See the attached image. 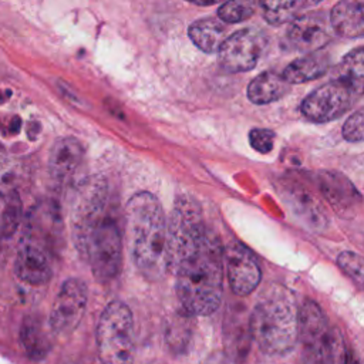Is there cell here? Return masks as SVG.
Returning <instances> with one entry per match:
<instances>
[{
    "instance_id": "2",
    "label": "cell",
    "mask_w": 364,
    "mask_h": 364,
    "mask_svg": "<svg viewBox=\"0 0 364 364\" xmlns=\"http://www.w3.org/2000/svg\"><path fill=\"white\" fill-rule=\"evenodd\" d=\"M178 301L189 316H209L222 301L223 249L216 235H206L171 267Z\"/></svg>"
},
{
    "instance_id": "9",
    "label": "cell",
    "mask_w": 364,
    "mask_h": 364,
    "mask_svg": "<svg viewBox=\"0 0 364 364\" xmlns=\"http://www.w3.org/2000/svg\"><path fill=\"white\" fill-rule=\"evenodd\" d=\"M357 95L338 81H330L313 90L301 102V114L313 122H328L340 118L354 104Z\"/></svg>"
},
{
    "instance_id": "17",
    "label": "cell",
    "mask_w": 364,
    "mask_h": 364,
    "mask_svg": "<svg viewBox=\"0 0 364 364\" xmlns=\"http://www.w3.org/2000/svg\"><path fill=\"white\" fill-rule=\"evenodd\" d=\"M223 338L226 355H229L236 363L243 361L247 355L252 336L249 328V317L243 316L242 310L230 313L229 316L226 314Z\"/></svg>"
},
{
    "instance_id": "1",
    "label": "cell",
    "mask_w": 364,
    "mask_h": 364,
    "mask_svg": "<svg viewBox=\"0 0 364 364\" xmlns=\"http://www.w3.org/2000/svg\"><path fill=\"white\" fill-rule=\"evenodd\" d=\"M74 246L100 283L112 282L122 266V233L109 186L101 178L84 182L71 212Z\"/></svg>"
},
{
    "instance_id": "24",
    "label": "cell",
    "mask_w": 364,
    "mask_h": 364,
    "mask_svg": "<svg viewBox=\"0 0 364 364\" xmlns=\"http://www.w3.org/2000/svg\"><path fill=\"white\" fill-rule=\"evenodd\" d=\"M259 0H225L218 10V18L223 23L235 24L252 17Z\"/></svg>"
},
{
    "instance_id": "4",
    "label": "cell",
    "mask_w": 364,
    "mask_h": 364,
    "mask_svg": "<svg viewBox=\"0 0 364 364\" xmlns=\"http://www.w3.org/2000/svg\"><path fill=\"white\" fill-rule=\"evenodd\" d=\"M250 336L259 350L270 357L289 355L297 344V309L289 291L269 286L257 299L249 316Z\"/></svg>"
},
{
    "instance_id": "22",
    "label": "cell",
    "mask_w": 364,
    "mask_h": 364,
    "mask_svg": "<svg viewBox=\"0 0 364 364\" xmlns=\"http://www.w3.org/2000/svg\"><path fill=\"white\" fill-rule=\"evenodd\" d=\"M333 80L353 90L357 95L363 94L364 85V50L357 47L347 53L333 71Z\"/></svg>"
},
{
    "instance_id": "15",
    "label": "cell",
    "mask_w": 364,
    "mask_h": 364,
    "mask_svg": "<svg viewBox=\"0 0 364 364\" xmlns=\"http://www.w3.org/2000/svg\"><path fill=\"white\" fill-rule=\"evenodd\" d=\"M84 149L81 142L74 136L58 138L51 151L48 159V169L54 179L64 181L71 176L82 161Z\"/></svg>"
},
{
    "instance_id": "6",
    "label": "cell",
    "mask_w": 364,
    "mask_h": 364,
    "mask_svg": "<svg viewBox=\"0 0 364 364\" xmlns=\"http://www.w3.org/2000/svg\"><path fill=\"white\" fill-rule=\"evenodd\" d=\"M297 318L303 364H334L333 338L321 307L313 300H304Z\"/></svg>"
},
{
    "instance_id": "5",
    "label": "cell",
    "mask_w": 364,
    "mask_h": 364,
    "mask_svg": "<svg viewBox=\"0 0 364 364\" xmlns=\"http://www.w3.org/2000/svg\"><path fill=\"white\" fill-rule=\"evenodd\" d=\"M97 350L102 364L134 363V317L124 301L112 300L102 310L97 324Z\"/></svg>"
},
{
    "instance_id": "29",
    "label": "cell",
    "mask_w": 364,
    "mask_h": 364,
    "mask_svg": "<svg viewBox=\"0 0 364 364\" xmlns=\"http://www.w3.org/2000/svg\"><path fill=\"white\" fill-rule=\"evenodd\" d=\"M249 142L259 154H269L274 145V132L267 128H253L249 132Z\"/></svg>"
},
{
    "instance_id": "16",
    "label": "cell",
    "mask_w": 364,
    "mask_h": 364,
    "mask_svg": "<svg viewBox=\"0 0 364 364\" xmlns=\"http://www.w3.org/2000/svg\"><path fill=\"white\" fill-rule=\"evenodd\" d=\"M333 31L346 38L361 37L364 33V3L363 0H340L330 13Z\"/></svg>"
},
{
    "instance_id": "13",
    "label": "cell",
    "mask_w": 364,
    "mask_h": 364,
    "mask_svg": "<svg viewBox=\"0 0 364 364\" xmlns=\"http://www.w3.org/2000/svg\"><path fill=\"white\" fill-rule=\"evenodd\" d=\"M282 198L306 229L320 232L327 226V218L321 205L304 188L297 183H284L282 188Z\"/></svg>"
},
{
    "instance_id": "27",
    "label": "cell",
    "mask_w": 364,
    "mask_h": 364,
    "mask_svg": "<svg viewBox=\"0 0 364 364\" xmlns=\"http://www.w3.org/2000/svg\"><path fill=\"white\" fill-rule=\"evenodd\" d=\"M20 216H21V203L18 196L13 193L9 203L6 205V209L3 212L1 222H0V233L3 237H9L16 232L20 222Z\"/></svg>"
},
{
    "instance_id": "25",
    "label": "cell",
    "mask_w": 364,
    "mask_h": 364,
    "mask_svg": "<svg viewBox=\"0 0 364 364\" xmlns=\"http://www.w3.org/2000/svg\"><path fill=\"white\" fill-rule=\"evenodd\" d=\"M189 316L182 310V313H178L172 320L169 321V327L166 330V344L173 351H183L185 344L191 340V324H189Z\"/></svg>"
},
{
    "instance_id": "28",
    "label": "cell",
    "mask_w": 364,
    "mask_h": 364,
    "mask_svg": "<svg viewBox=\"0 0 364 364\" xmlns=\"http://www.w3.org/2000/svg\"><path fill=\"white\" fill-rule=\"evenodd\" d=\"M363 109L354 111L343 125V138L348 142H361L364 132Z\"/></svg>"
},
{
    "instance_id": "14",
    "label": "cell",
    "mask_w": 364,
    "mask_h": 364,
    "mask_svg": "<svg viewBox=\"0 0 364 364\" xmlns=\"http://www.w3.org/2000/svg\"><path fill=\"white\" fill-rule=\"evenodd\" d=\"M14 273L30 286L47 284L53 276L51 264L44 250L33 243H27L18 250L14 260Z\"/></svg>"
},
{
    "instance_id": "23",
    "label": "cell",
    "mask_w": 364,
    "mask_h": 364,
    "mask_svg": "<svg viewBox=\"0 0 364 364\" xmlns=\"http://www.w3.org/2000/svg\"><path fill=\"white\" fill-rule=\"evenodd\" d=\"M323 0H259L264 20L270 24L290 23L301 16L304 10L321 3Z\"/></svg>"
},
{
    "instance_id": "3",
    "label": "cell",
    "mask_w": 364,
    "mask_h": 364,
    "mask_svg": "<svg viewBox=\"0 0 364 364\" xmlns=\"http://www.w3.org/2000/svg\"><path fill=\"white\" fill-rule=\"evenodd\" d=\"M125 220L132 262L149 282L169 273L168 225L161 202L149 192H138L125 206Z\"/></svg>"
},
{
    "instance_id": "12",
    "label": "cell",
    "mask_w": 364,
    "mask_h": 364,
    "mask_svg": "<svg viewBox=\"0 0 364 364\" xmlns=\"http://www.w3.org/2000/svg\"><path fill=\"white\" fill-rule=\"evenodd\" d=\"M316 181L320 192L338 215L350 218L360 208L361 195L343 173L320 171Z\"/></svg>"
},
{
    "instance_id": "11",
    "label": "cell",
    "mask_w": 364,
    "mask_h": 364,
    "mask_svg": "<svg viewBox=\"0 0 364 364\" xmlns=\"http://www.w3.org/2000/svg\"><path fill=\"white\" fill-rule=\"evenodd\" d=\"M223 263L230 290L236 296L253 293L262 279V270L253 252L240 242H232L223 252Z\"/></svg>"
},
{
    "instance_id": "31",
    "label": "cell",
    "mask_w": 364,
    "mask_h": 364,
    "mask_svg": "<svg viewBox=\"0 0 364 364\" xmlns=\"http://www.w3.org/2000/svg\"><path fill=\"white\" fill-rule=\"evenodd\" d=\"M189 3H193L196 6H212V4H216V3H222L225 0H186Z\"/></svg>"
},
{
    "instance_id": "7",
    "label": "cell",
    "mask_w": 364,
    "mask_h": 364,
    "mask_svg": "<svg viewBox=\"0 0 364 364\" xmlns=\"http://www.w3.org/2000/svg\"><path fill=\"white\" fill-rule=\"evenodd\" d=\"M267 47V36L256 28L246 27L226 37L219 48V61L229 73L253 70Z\"/></svg>"
},
{
    "instance_id": "20",
    "label": "cell",
    "mask_w": 364,
    "mask_h": 364,
    "mask_svg": "<svg viewBox=\"0 0 364 364\" xmlns=\"http://www.w3.org/2000/svg\"><path fill=\"white\" fill-rule=\"evenodd\" d=\"M290 91V84L284 81L282 74L264 71L256 75L247 85V98L257 105L269 104L280 100Z\"/></svg>"
},
{
    "instance_id": "19",
    "label": "cell",
    "mask_w": 364,
    "mask_h": 364,
    "mask_svg": "<svg viewBox=\"0 0 364 364\" xmlns=\"http://www.w3.org/2000/svg\"><path fill=\"white\" fill-rule=\"evenodd\" d=\"M192 43L205 53H218L228 37L226 26L218 17H206L193 21L188 28Z\"/></svg>"
},
{
    "instance_id": "30",
    "label": "cell",
    "mask_w": 364,
    "mask_h": 364,
    "mask_svg": "<svg viewBox=\"0 0 364 364\" xmlns=\"http://www.w3.org/2000/svg\"><path fill=\"white\" fill-rule=\"evenodd\" d=\"M200 364H228V358L223 353L213 351Z\"/></svg>"
},
{
    "instance_id": "21",
    "label": "cell",
    "mask_w": 364,
    "mask_h": 364,
    "mask_svg": "<svg viewBox=\"0 0 364 364\" xmlns=\"http://www.w3.org/2000/svg\"><path fill=\"white\" fill-rule=\"evenodd\" d=\"M20 343L27 354L34 361L46 358L51 350L50 336L37 316H27L20 328Z\"/></svg>"
},
{
    "instance_id": "26",
    "label": "cell",
    "mask_w": 364,
    "mask_h": 364,
    "mask_svg": "<svg viewBox=\"0 0 364 364\" xmlns=\"http://www.w3.org/2000/svg\"><path fill=\"white\" fill-rule=\"evenodd\" d=\"M337 264L338 267L350 276L358 286L364 282V262L363 257L358 253L344 250L337 256Z\"/></svg>"
},
{
    "instance_id": "8",
    "label": "cell",
    "mask_w": 364,
    "mask_h": 364,
    "mask_svg": "<svg viewBox=\"0 0 364 364\" xmlns=\"http://www.w3.org/2000/svg\"><path fill=\"white\" fill-rule=\"evenodd\" d=\"M88 301L87 284L77 277L67 279L55 294L48 326L57 336L71 334L81 323Z\"/></svg>"
},
{
    "instance_id": "18",
    "label": "cell",
    "mask_w": 364,
    "mask_h": 364,
    "mask_svg": "<svg viewBox=\"0 0 364 364\" xmlns=\"http://www.w3.org/2000/svg\"><path fill=\"white\" fill-rule=\"evenodd\" d=\"M330 67V55L326 51L307 53L291 61L283 71L282 77L287 84H303L313 81L327 73Z\"/></svg>"
},
{
    "instance_id": "10",
    "label": "cell",
    "mask_w": 364,
    "mask_h": 364,
    "mask_svg": "<svg viewBox=\"0 0 364 364\" xmlns=\"http://www.w3.org/2000/svg\"><path fill=\"white\" fill-rule=\"evenodd\" d=\"M333 28L323 11L303 13L290 21L283 37V46L291 51L313 53L321 50L331 40Z\"/></svg>"
}]
</instances>
